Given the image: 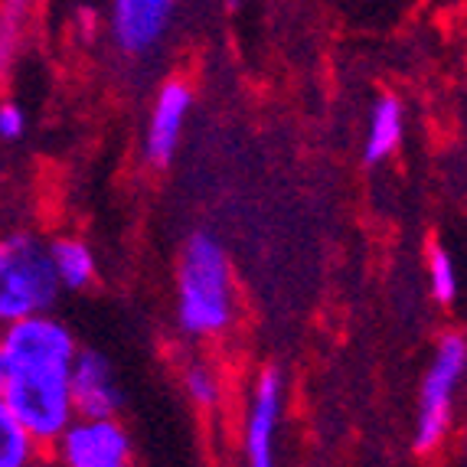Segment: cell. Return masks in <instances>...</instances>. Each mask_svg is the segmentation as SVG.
<instances>
[{"label": "cell", "instance_id": "5b68a950", "mask_svg": "<svg viewBox=\"0 0 467 467\" xmlns=\"http://www.w3.org/2000/svg\"><path fill=\"white\" fill-rule=\"evenodd\" d=\"M43 454L53 467H134V438L118 415H76Z\"/></svg>", "mask_w": 467, "mask_h": 467}, {"label": "cell", "instance_id": "8992f818", "mask_svg": "<svg viewBox=\"0 0 467 467\" xmlns=\"http://www.w3.org/2000/svg\"><path fill=\"white\" fill-rule=\"evenodd\" d=\"M69 386H72V402H76V415H86V419H111L125 405V392H121L115 367L99 350H82L78 347L76 359H72Z\"/></svg>", "mask_w": 467, "mask_h": 467}, {"label": "cell", "instance_id": "8fae6325", "mask_svg": "<svg viewBox=\"0 0 467 467\" xmlns=\"http://www.w3.org/2000/svg\"><path fill=\"white\" fill-rule=\"evenodd\" d=\"M402 134H405L402 105L396 99H379V105L373 109V118H369L367 148H363L367 164H382L386 157L396 154V148L402 144Z\"/></svg>", "mask_w": 467, "mask_h": 467}, {"label": "cell", "instance_id": "7c38bea8", "mask_svg": "<svg viewBox=\"0 0 467 467\" xmlns=\"http://www.w3.org/2000/svg\"><path fill=\"white\" fill-rule=\"evenodd\" d=\"M39 448L30 435L24 431V425L14 419L10 405L0 396V467H20L30 464V461L39 458Z\"/></svg>", "mask_w": 467, "mask_h": 467}, {"label": "cell", "instance_id": "6da1fadb", "mask_svg": "<svg viewBox=\"0 0 467 467\" xmlns=\"http://www.w3.org/2000/svg\"><path fill=\"white\" fill-rule=\"evenodd\" d=\"M0 340L7 359L0 396L39 451H47L76 419L69 386L72 359L78 353L76 334L49 311L7 324Z\"/></svg>", "mask_w": 467, "mask_h": 467}, {"label": "cell", "instance_id": "2e32d148", "mask_svg": "<svg viewBox=\"0 0 467 467\" xmlns=\"http://www.w3.org/2000/svg\"><path fill=\"white\" fill-rule=\"evenodd\" d=\"M4 376H7V359H4V340H0V386H4Z\"/></svg>", "mask_w": 467, "mask_h": 467}, {"label": "cell", "instance_id": "ba28073f", "mask_svg": "<svg viewBox=\"0 0 467 467\" xmlns=\"http://www.w3.org/2000/svg\"><path fill=\"white\" fill-rule=\"evenodd\" d=\"M190 88L183 82H167L154 99V111H150L148 134H144V154L154 167H167L177 154L180 131L190 115Z\"/></svg>", "mask_w": 467, "mask_h": 467}, {"label": "cell", "instance_id": "e0dca14e", "mask_svg": "<svg viewBox=\"0 0 467 467\" xmlns=\"http://www.w3.org/2000/svg\"><path fill=\"white\" fill-rule=\"evenodd\" d=\"M20 467H53V464L47 461V454H39L36 461H30V464H20Z\"/></svg>", "mask_w": 467, "mask_h": 467}, {"label": "cell", "instance_id": "9a60e30c", "mask_svg": "<svg viewBox=\"0 0 467 467\" xmlns=\"http://www.w3.org/2000/svg\"><path fill=\"white\" fill-rule=\"evenodd\" d=\"M26 131V115L14 101H0V140H20Z\"/></svg>", "mask_w": 467, "mask_h": 467}, {"label": "cell", "instance_id": "9c48e42d", "mask_svg": "<svg viewBox=\"0 0 467 467\" xmlns=\"http://www.w3.org/2000/svg\"><path fill=\"white\" fill-rule=\"evenodd\" d=\"M177 0H115V39L125 53L138 56L164 36Z\"/></svg>", "mask_w": 467, "mask_h": 467}, {"label": "cell", "instance_id": "7a4b0ae2", "mask_svg": "<svg viewBox=\"0 0 467 467\" xmlns=\"http://www.w3.org/2000/svg\"><path fill=\"white\" fill-rule=\"evenodd\" d=\"M235 317L233 268L210 233H193L177 265V320L190 337H219Z\"/></svg>", "mask_w": 467, "mask_h": 467}, {"label": "cell", "instance_id": "4fadbf2b", "mask_svg": "<svg viewBox=\"0 0 467 467\" xmlns=\"http://www.w3.org/2000/svg\"><path fill=\"white\" fill-rule=\"evenodd\" d=\"M429 281L435 301H454V295H458V268H454V258L448 255V249H441V245H435L429 252Z\"/></svg>", "mask_w": 467, "mask_h": 467}, {"label": "cell", "instance_id": "30bf717a", "mask_svg": "<svg viewBox=\"0 0 467 467\" xmlns=\"http://www.w3.org/2000/svg\"><path fill=\"white\" fill-rule=\"evenodd\" d=\"M49 258H53V272L63 291L92 288L99 262H95V252L86 239H78V235H56V239H49Z\"/></svg>", "mask_w": 467, "mask_h": 467}, {"label": "cell", "instance_id": "5bb4252c", "mask_svg": "<svg viewBox=\"0 0 467 467\" xmlns=\"http://www.w3.org/2000/svg\"><path fill=\"white\" fill-rule=\"evenodd\" d=\"M183 389H187V396L193 399V405H200V409H216L219 399H223L219 376L213 373L210 367H202V363L187 367V373H183Z\"/></svg>", "mask_w": 467, "mask_h": 467}, {"label": "cell", "instance_id": "277c9868", "mask_svg": "<svg viewBox=\"0 0 467 467\" xmlns=\"http://www.w3.org/2000/svg\"><path fill=\"white\" fill-rule=\"evenodd\" d=\"M467 373V340L458 334L441 337L431 367L421 382L419 419H415V451H435L451 429L454 396Z\"/></svg>", "mask_w": 467, "mask_h": 467}, {"label": "cell", "instance_id": "3957f363", "mask_svg": "<svg viewBox=\"0 0 467 467\" xmlns=\"http://www.w3.org/2000/svg\"><path fill=\"white\" fill-rule=\"evenodd\" d=\"M59 295L49 242L30 229L0 235V330L33 314H49Z\"/></svg>", "mask_w": 467, "mask_h": 467}, {"label": "cell", "instance_id": "52a82bcc", "mask_svg": "<svg viewBox=\"0 0 467 467\" xmlns=\"http://www.w3.org/2000/svg\"><path fill=\"white\" fill-rule=\"evenodd\" d=\"M281 409H285V379L278 369H265L255 379L249 419H245V461H249V467H275Z\"/></svg>", "mask_w": 467, "mask_h": 467}]
</instances>
